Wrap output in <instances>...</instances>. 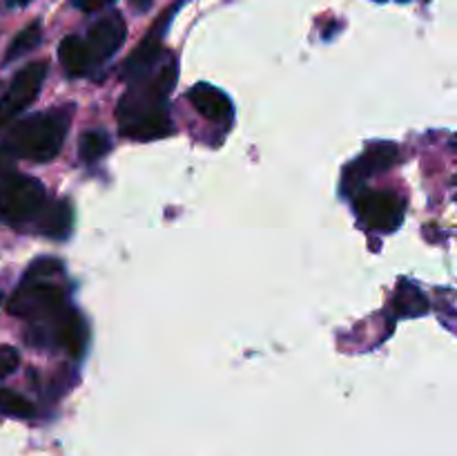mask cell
Returning a JSON list of instances; mask_svg holds the SVG:
<instances>
[{
    "label": "cell",
    "mask_w": 457,
    "mask_h": 456,
    "mask_svg": "<svg viewBox=\"0 0 457 456\" xmlns=\"http://www.w3.org/2000/svg\"><path fill=\"white\" fill-rule=\"evenodd\" d=\"M357 217L361 224L373 231L393 232L400 228L404 222V201L395 195V192L386 190H370L361 192L355 199Z\"/></svg>",
    "instance_id": "5"
},
{
    "label": "cell",
    "mask_w": 457,
    "mask_h": 456,
    "mask_svg": "<svg viewBox=\"0 0 457 456\" xmlns=\"http://www.w3.org/2000/svg\"><path fill=\"white\" fill-rule=\"evenodd\" d=\"M62 271V264L61 259L56 258H40L36 259L34 264H31L29 268H27L25 277H22V282H45L49 280V277L58 275V273Z\"/></svg>",
    "instance_id": "18"
},
{
    "label": "cell",
    "mask_w": 457,
    "mask_h": 456,
    "mask_svg": "<svg viewBox=\"0 0 457 456\" xmlns=\"http://www.w3.org/2000/svg\"><path fill=\"white\" fill-rule=\"evenodd\" d=\"M395 311L400 317H418L428 311V298L413 282H402L395 293Z\"/></svg>",
    "instance_id": "14"
},
{
    "label": "cell",
    "mask_w": 457,
    "mask_h": 456,
    "mask_svg": "<svg viewBox=\"0 0 457 456\" xmlns=\"http://www.w3.org/2000/svg\"><path fill=\"white\" fill-rule=\"evenodd\" d=\"M125 36H128V25L119 12H110L92 22V27L87 30V40H85L89 54H92V61H107L114 56L123 47Z\"/></svg>",
    "instance_id": "7"
},
{
    "label": "cell",
    "mask_w": 457,
    "mask_h": 456,
    "mask_svg": "<svg viewBox=\"0 0 457 456\" xmlns=\"http://www.w3.org/2000/svg\"><path fill=\"white\" fill-rule=\"evenodd\" d=\"M112 3H114V0H71V4L85 13L101 12L103 7H107V4H112Z\"/></svg>",
    "instance_id": "20"
},
{
    "label": "cell",
    "mask_w": 457,
    "mask_h": 456,
    "mask_svg": "<svg viewBox=\"0 0 457 456\" xmlns=\"http://www.w3.org/2000/svg\"><path fill=\"white\" fill-rule=\"evenodd\" d=\"M47 67L49 65L45 61H36L22 67L13 76L9 89L0 97V132L9 128L16 121V116L29 107V103H34L40 88H43L45 76H47Z\"/></svg>",
    "instance_id": "4"
},
{
    "label": "cell",
    "mask_w": 457,
    "mask_h": 456,
    "mask_svg": "<svg viewBox=\"0 0 457 456\" xmlns=\"http://www.w3.org/2000/svg\"><path fill=\"white\" fill-rule=\"evenodd\" d=\"M67 130H70V112H38V114H29L27 119L16 121L3 146L16 159L21 156V159L36 161V164H47V161L56 159L61 152Z\"/></svg>",
    "instance_id": "1"
},
{
    "label": "cell",
    "mask_w": 457,
    "mask_h": 456,
    "mask_svg": "<svg viewBox=\"0 0 457 456\" xmlns=\"http://www.w3.org/2000/svg\"><path fill=\"white\" fill-rule=\"evenodd\" d=\"M0 300H3V293H0Z\"/></svg>",
    "instance_id": "24"
},
{
    "label": "cell",
    "mask_w": 457,
    "mask_h": 456,
    "mask_svg": "<svg viewBox=\"0 0 457 456\" xmlns=\"http://www.w3.org/2000/svg\"><path fill=\"white\" fill-rule=\"evenodd\" d=\"M18 365H21V356H18L16 349L9 347V344H0V378H7L9 374H13Z\"/></svg>",
    "instance_id": "19"
},
{
    "label": "cell",
    "mask_w": 457,
    "mask_h": 456,
    "mask_svg": "<svg viewBox=\"0 0 457 456\" xmlns=\"http://www.w3.org/2000/svg\"><path fill=\"white\" fill-rule=\"evenodd\" d=\"M187 98L195 106V110L208 121H228L232 116V101L226 92L210 83H196L195 88L187 92Z\"/></svg>",
    "instance_id": "11"
},
{
    "label": "cell",
    "mask_w": 457,
    "mask_h": 456,
    "mask_svg": "<svg viewBox=\"0 0 457 456\" xmlns=\"http://www.w3.org/2000/svg\"><path fill=\"white\" fill-rule=\"evenodd\" d=\"M52 338L54 344L67 356L80 358L87 344V326L83 316L71 307L62 308L56 317H52Z\"/></svg>",
    "instance_id": "9"
},
{
    "label": "cell",
    "mask_w": 457,
    "mask_h": 456,
    "mask_svg": "<svg viewBox=\"0 0 457 456\" xmlns=\"http://www.w3.org/2000/svg\"><path fill=\"white\" fill-rule=\"evenodd\" d=\"M0 414L12 416V418H31L36 414V410L34 402L27 401L22 393L7 387H0Z\"/></svg>",
    "instance_id": "17"
},
{
    "label": "cell",
    "mask_w": 457,
    "mask_h": 456,
    "mask_svg": "<svg viewBox=\"0 0 457 456\" xmlns=\"http://www.w3.org/2000/svg\"><path fill=\"white\" fill-rule=\"evenodd\" d=\"M172 119H170L168 107H161V110L145 112V114H138L134 119L120 123V134L134 141H154V139H163L172 132Z\"/></svg>",
    "instance_id": "10"
},
{
    "label": "cell",
    "mask_w": 457,
    "mask_h": 456,
    "mask_svg": "<svg viewBox=\"0 0 457 456\" xmlns=\"http://www.w3.org/2000/svg\"><path fill=\"white\" fill-rule=\"evenodd\" d=\"M31 0H9V4H12V7H25V4H29Z\"/></svg>",
    "instance_id": "23"
},
{
    "label": "cell",
    "mask_w": 457,
    "mask_h": 456,
    "mask_svg": "<svg viewBox=\"0 0 457 456\" xmlns=\"http://www.w3.org/2000/svg\"><path fill=\"white\" fill-rule=\"evenodd\" d=\"M65 307V291L49 280L22 282L7 302V311L21 320H52Z\"/></svg>",
    "instance_id": "2"
},
{
    "label": "cell",
    "mask_w": 457,
    "mask_h": 456,
    "mask_svg": "<svg viewBox=\"0 0 457 456\" xmlns=\"http://www.w3.org/2000/svg\"><path fill=\"white\" fill-rule=\"evenodd\" d=\"M13 161H16V156H13L7 148L0 146V177L4 179L9 177V174H13Z\"/></svg>",
    "instance_id": "21"
},
{
    "label": "cell",
    "mask_w": 457,
    "mask_h": 456,
    "mask_svg": "<svg viewBox=\"0 0 457 456\" xmlns=\"http://www.w3.org/2000/svg\"><path fill=\"white\" fill-rule=\"evenodd\" d=\"M45 204V188L38 179L25 174H9L0 186V217L4 222L22 224L36 217Z\"/></svg>",
    "instance_id": "3"
},
{
    "label": "cell",
    "mask_w": 457,
    "mask_h": 456,
    "mask_svg": "<svg viewBox=\"0 0 457 456\" xmlns=\"http://www.w3.org/2000/svg\"><path fill=\"white\" fill-rule=\"evenodd\" d=\"M397 156H400V150L391 141H375L370 146H366L360 159L346 168V174H344V190L348 186H351V190H357L369 177L393 168L397 164Z\"/></svg>",
    "instance_id": "6"
},
{
    "label": "cell",
    "mask_w": 457,
    "mask_h": 456,
    "mask_svg": "<svg viewBox=\"0 0 457 456\" xmlns=\"http://www.w3.org/2000/svg\"><path fill=\"white\" fill-rule=\"evenodd\" d=\"M110 137H107V132H103V130H89V132H85L83 137H80V143H79V155L80 159L87 161V164H94V161H98L101 156H105L107 152H110Z\"/></svg>",
    "instance_id": "16"
},
{
    "label": "cell",
    "mask_w": 457,
    "mask_h": 456,
    "mask_svg": "<svg viewBox=\"0 0 457 456\" xmlns=\"http://www.w3.org/2000/svg\"><path fill=\"white\" fill-rule=\"evenodd\" d=\"M150 4H152V0H132V7L138 9V12H145Z\"/></svg>",
    "instance_id": "22"
},
{
    "label": "cell",
    "mask_w": 457,
    "mask_h": 456,
    "mask_svg": "<svg viewBox=\"0 0 457 456\" xmlns=\"http://www.w3.org/2000/svg\"><path fill=\"white\" fill-rule=\"evenodd\" d=\"M71 206L70 201L56 199L52 204L45 206L36 213V226H38L40 235L54 237V240H62L70 235L71 231Z\"/></svg>",
    "instance_id": "12"
},
{
    "label": "cell",
    "mask_w": 457,
    "mask_h": 456,
    "mask_svg": "<svg viewBox=\"0 0 457 456\" xmlns=\"http://www.w3.org/2000/svg\"><path fill=\"white\" fill-rule=\"evenodd\" d=\"M40 38H43V27H40V22H31V25H27L25 30L18 31L16 36H13V40L9 43L7 52H4V58H3V65H7V63L16 61V58L25 56V54H29L31 49L38 47Z\"/></svg>",
    "instance_id": "15"
},
{
    "label": "cell",
    "mask_w": 457,
    "mask_h": 456,
    "mask_svg": "<svg viewBox=\"0 0 457 456\" xmlns=\"http://www.w3.org/2000/svg\"><path fill=\"white\" fill-rule=\"evenodd\" d=\"M58 58L70 76L87 74L92 67V54H89L87 43L80 36H65L58 45Z\"/></svg>",
    "instance_id": "13"
},
{
    "label": "cell",
    "mask_w": 457,
    "mask_h": 456,
    "mask_svg": "<svg viewBox=\"0 0 457 456\" xmlns=\"http://www.w3.org/2000/svg\"><path fill=\"white\" fill-rule=\"evenodd\" d=\"M170 13L172 12L168 9V12L163 13V18L159 21V25L152 27L150 34L141 40V45H138V47L129 54L128 61L123 63V70H120V74H123V79H128L129 83L137 79H141V76H145L147 72L154 70V67L159 65L161 58H163V54H165L163 30H165V22H168Z\"/></svg>",
    "instance_id": "8"
}]
</instances>
